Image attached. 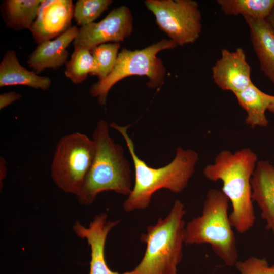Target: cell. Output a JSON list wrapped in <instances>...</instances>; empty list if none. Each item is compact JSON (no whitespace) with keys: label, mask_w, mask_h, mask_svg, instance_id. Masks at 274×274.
I'll list each match as a JSON object with an SVG mask.
<instances>
[{"label":"cell","mask_w":274,"mask_h":274,"mask_svg":"<svg viewBox=\"0 0 274 274\" xmlns=\"http://www.w3.org/2000/svg\"><path fill=\"white\" fill-rule=\"evenodd\" d=\"M110 127L117 130L126 142L133 162L134 184L123 207L126 212L143 210L150 204L153 195L161 189L179 193L187 187L195 172L199 156L191 149L178 147L174 159L159 168L149 166L137 155L132 139L127 133L130 125L120 126L115 122Z\"/></svg>","instance_id":"cell-1"},{"label":"cell","mask_w":274,"mask_h":274,"mask_svg":"<svg viewBox=\"0 0 274 274\" xmlns=\"http://www.w3.org/2000/svg\"><path fill=\"white\" fill-rule=\"evenodd\" d=\"M258 161L257 155L249 148L234 152L223 150L203 170L208 180L222 182L221 191L232 206L230 224L241 234L248 231L256 220L251 181Z\"/></svg>","instance_id":"cell-2"},{"label":"cell","mask_w":274,"mask_h":274,"mask_svg":"<svg viewBox=\"0 0 274 274\" xmlns=\"http://www.w3.org/2000/svg\"><path fill=\"white\" fill-rule=\"evenodd\" d=\"M109 124L104 120L98 121L92 140L95 153L91 168L82 188L77 196L79 203L89 205L97 195L113 191L129 195L132 189L131 168L124 157L123 148L111 137Z\"/></svg>","instance_id":"cell-3"},{"label":"cell","mask_w":274,"mask_h":274,"mask_svg":"<svg viewBox=\"0 0 274 274\" xmlns=\"http://www.w3.org/2000/svg\"><path fill=\"white\" fill-rule=\"evenodd\" d=\"M185 214L184 204L176 200L165 218L147 227L140 237L146 251L133 274H178L185 243Z\"/></svg>","instance_id":"cell-4"},{"label":"cell","mask_w":274,"mask_h":274,"mask_svg":"<svg viewBox=\"0 0 274 274\" xmlns=\"http://www.w3.org/2000/svg\"><path fill=\"white\" fill-rule=\"evenodd\" d=\"M230 201L221 190L210 189L203 203L202 213L185 225L186 244H209L215 253L229 266L237 262L236 238L230 224Z\"/></svg>","instance_id":"cell-5"},{"label":"cell","mask_w":274,"mask_h":274,"mask_svg":"<svg viewBox=\"0 0 274 274\" xmlns=\"http://www.w3.org/2000/svg\"><path fill=\"white\" fill-rule=\"evenodd\" d=\"M177 46L172 40L163 39L141 50L123 48L118 54L115 66L111 72L105 79L91 86L90 95L96 98L100 105H105L112 87L123 78L133 75L147 76L149 80L147 85L149 88L161 87L165 81L166 68L157 54L163 50L174 49Z\"/></svg>","instance_id":"cell-6"},{"label":"cell","mask_w":274,"mask_h":274,"mask_svg":"<svg viewBox=\"0 0 274 274\" xmlns=\"http://www.w3.org/2000/svg\"><path fill=\"white\" fill-rule=\"evenodd\" d=\"M95 144L86 134L74 132L58 141L51 164V177L63 191L77 196L93 163Z\"/></svg>","instance_id":"cell-7"},{"label":"cell","mask_w":274,"mask_h":274,"mask_svg":"<svg viewBox=\"0 0 274 274\" xmlns=\"http://www.w3.org/2000/svg\"><path fill=\"white\" fill-rule=\"evenodd\" d=\"M159 28L178 45L193 43L201 32V16L197 3L192 0H146Z\"/></svg>","instance_id":"cell-8"},{"label":"cell","mask_w":274,"mask_h":274,"mask_svg":"<svg viewBox=\"0 0 274 274\" xmlns=\"http://www.w3.org/2000/svg\"><path fill=\"white\" fill-rule=\"evenodd\" d=\"M133 16L126 6L114 8L101 21L81 27L73 42L74 48L92 50L108 43H120L133 31Z\"/></svg>","instance_id":"cell-9"},{"label":"cell","mask_w":274,"mask_h":274,"mask_svg":"<svg viewBox=\"0 0 274 274\" xmlns=\"http://www.w3.org/2000/svg\"><path fill=\"white\" fill-rule=\"evenodd\" d=\"M74 8L71 0H41L30 30L38 45L57 38L72 26Z\"/></svg>","instance_id":"cell-10"},{"label":"cell","mask_w":274,"mask_h":274,"mask_svg":"<svg viewBox=\"0 0 274 274\" xmlns=\"http://www.w3.org/2000/svg\"><path fill=\"white\" fill-rule=\"evenodd\" d=\"M107 214L96 215L88 227L77 221L73 226L76 234L87 241L91 249L89 274H133V271L124 273L112 271L107 264L105 248L107 236L110 230L116 226L118 221H108Z\"/></svg>","instance_id":"cell-11"},{"label":"cell","mask_w":274,"mask_h":274,"mask_svg":"<svg viewBox=\"0 0 274 274\" xmlns=\"http://www.w3.org/2000/svg\"><path fill=\"white\" fill-rule=\"evenodd\" d=\"M212 74L219 88L234 94L244 90L252 83L251 68L241 48L232 52L222 49L221 58L212 67Z\"/></svg>","instance_id":"cell-12"},{"label":"cell","mask_w":274,"mask_h":274,"mask_svg":"<svg viewBox=\"0 0 274 274\" xmlns=\"http://www.w3.org/2000/svg\"><path fill=\"white\" fill-rule=\"evenodd\" d=\"M79 28L72 26L54 40L44 41L30 54L27 59L29 67L36 74L46 69H57L68 61L67 48L77 38Z\"/></svg>","instance_id":"cell-13"},{"label":"cell","mask_w":274,"mask_h":274,"mask_svg":"<svg viewBox=\"0 0 274 274\" xmlns=\"http://www.w3.org/2000/svg\"><path fill=\"white\" fill-rule=\"evenodd\" d=\"M252 199L261 210L266 230L274 233V165L258 161L251 181Z\"/></svg>","instance_id":"cell-14"},{"label":"cell","mask_w":274,"mask_h":274,"mask_svg":"<svg viewBox=\"0 0 274 274\" xmlns=\"http://www.w3.org/2000/svg\"><path fill=\"white\" fill-rule=\"evenodd\" d=\"M244 18L260 69L274 84V28L267 18Z\"/></svg>","instance_id":"cell-15"},{"label":"cell","mask_w":274,"mask_h":274,"mask_svg":"<svg viewBox=\"0 0 274 274\" xmlns=\"http://www.w3.org/2000/svg\"><path fill=\"white\" fill-rule=\"evenodd\" d=\"M52 84L51 79L39 76L21 66L14 50H8L0 63V87L24 85L35 89L48 90Z\"/></svg>","instance_id":"cell-16"},{"label":"cell","mask_w":274,"mask_h":274,"mask_svg":"<svg viewBox=\"0 0 274 274\" xmlns=\"http://www.w3.org/2000/svg\"><path fill=\"white\" fill-rule=\"evenodd\" d=\"M234 94L239 105L246 112L245 122L248 125L253 128L268 125L265 112L271 103L272 95L263 92L253 83Z\"/></svg>","instance_id":"cell-17"},{"label":"cell","mask_w":274,"mask_h":274,"mask_svg":"<svg viewBox=\"0 0 274 274\" xmlns=\"http://www.w3.org/2000/svg\"><path fill=\"white\" fill-rule=\"evenodd\" d=\"M41 0H5L1 6L6 26L15 30H31Z\"/></svg>","instance_id":"cell-18"},{"label":"cell","mask_w":274,"mask_h":274,"mask_svg":"<svg viewBox=\"0 0 274 274\" xmlns=\"http://www.w3.org/2000/svg\"><path fill=\"white\" fill-rule=\"evenodd\" d=\"M217 3L226 15L252 18H267L274 9V0H218Z\"/></svg>","instance_id":"cell-19"},{"label":"cell","mask_w":274,"mask_h":274,"mask_svg":"<svg viewBox=\"0 0 274 274\" xmlns=\"http://www.w3.org/2000/svg\"><path fill=\"white\" fill-rule=\"evenodd\" d=\"M120 47L119 43H108L91 50L93 67L90 75L96 76L98 81L105 79L115 66Z\"/></svg>","instance_id":"cell-20"},{"label":"cell","mask_w":274,"mask_h":274,"mask_svg":"<svg viewBox=\"0 0 274 274\" xmlns=\"http://www.w3.org/2000/svg\"><path fill=\"white\" fill-rule=\"evenodd\" d=\"M65 66V76L74 84L82 83L93 69V58L91 50L83 48H74Z\"/></svg>","instance_id":"cell-21"},{"label":"cell","mask_w":274,"mask_h":274,"mask_svg":"<svg viewBox=\"0 0 274 274\" xmlns=\"http://www.w3.org/2000/svg\"><path fill=\"white\" fill-rule=\"evenodd\" d=\"M113 3L112 0H78L74 5L73 18L81 27L97 19Z\"/></svg>","instance_id":"cell-22"},{"label":"cell","mask_w":274,"mask_h":274,"mask_svg":"<svg viewBox=\"0 0 274 274\" xmlns=\"http://www.w3.org/2000/svg\"><path fill=\"white\" fill-rule=\"evenodd\" d=\"M241 274H274V265L270 266L265 258L251 256L235 264Z\"/></svg>","instance_id":"cell-23"},{"label":"cell","mask_w":274,"mask_h":274,"mask_svg":"<svg viewBox=\"0 0 274 274\" xmlns=\"http://www.w3.org/2000/svg\"><path fill=\"white\" fill-rule=\"evenodd\" d=\"M22 96L21 94L13 91L1 94L0 109H3L15 101L20 99Z\"/></svg>","instance_id":"cell-24"},{"label":"cell","mask_w":274,"mask_h":274,"mask_svg":"<svg viewBox=\"0 0 274 274\" xmlns=\"http://www.w3.org/2000/svg\"><path fill=\"white\" fill-rule=\"evenodd\" d=\"M6 162L3 157H1L0 159V178L1 182L3 180L5 177L6 176L7 174V169L6 167Z\"/></svg>","instance_id":"cell-25"},{"label":"cell","mask_w":274,"mask_h":274,"mask_svg":"<svg viewBox=\"0 0 274 274\" xmlns=\"http://www.w3.org/2000/svg\"><path fill=\"white\" fill-rule=\"evenodd\" d=\"M267 19L274 28V9L272 11L271 14L268 16Z\"/></svg>","instance_id":"cell-26"},{"label":"cell","mask_w":274,"mask_h":274,"mask_svg":"<svg viewBox=\"0 0 274 274\" xmlns=\"http://www.w3.org/2000/svg\"><path fill=\"white\" fill-rule=\"evenodd\" d=\"M268 110L272 113H274V96H272L271 103L268 107Z\"/></svg>","instance_id":"cell-27"}]
</instances>
